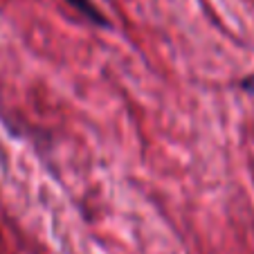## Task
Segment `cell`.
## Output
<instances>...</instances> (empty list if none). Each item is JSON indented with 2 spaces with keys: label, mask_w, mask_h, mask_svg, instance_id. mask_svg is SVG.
<instances>
[{
  "label": "cell",
  "mask_w": 254,
  "mask_h": 254,
  "mask_svg": "<svg viewBox=\"0 0 254 254\" xmlns=\"http://www.w3.org/2000/svg\"><path fill=\"white\" fill-rule=\"evenodd\" d=\"M239 88L243 92H248V95H254V74H248V77H243L239 81Z\"/></svg>",
  "instance_id": "2"
},
{
  "label": "cell",
  "mask_w": 254,
  "mask_h": 254,
  "mask_svg": "<svg viewBox=\"0 0 254 254\" xmlns=\"http://www.w3.org/2000/svg\"><path fill=\"white\" fill-rule=\"evenodd\" d=\"M63 2H67L72 9L79 11V14H81L90 25H95V27H101V29L111 27V20L106 18L104 11H101L92 0H63Z\"/></svg>",
  "instance_id": "1"
}]
</instances>
